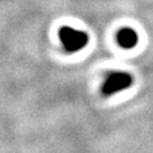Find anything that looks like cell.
Instances as JSON below:
<instances>
[{
  "label": "cell",
  "mask_w": 153,
  "mask_h": 153,
  "mask_svg": "<svg viewBox=\"0 0 153 153\" xmlns=\"http://www.w3.org/2000/svg\"><path fill=\"white\" fill-rule=\"evenodd\" d=\"M63 48L68 53H76L83 50L89 42V35L86 31L74 29L69 25H63L58 31Z\"/></svg>",
  "instance_id": "obj_1"
},
{
  "label": "cell",
  "mask_w": 153,
  "mask_h": 153,
  "mask_svg": "<svg viewBox=\"0 0 153 153\" xmlns=\"http://www.w3.org/2000/svg\"><path fill=\"white\" fill-rule=\"evenodd\" d=\"M133 76L127 71H111L101 86V93L104 95H112L122 92L133 85Z\"/></svg>",
  "instance_id": "obj_2"
},
{
  "label": "cell",
  "mask_w": 153,
  "mask_h": 153,
  "mask_svg": "<svg viewBox=\"0 0 153 153\" xmlns=\"http://www.w3.org/2000/svg\"><path fill=\"white\" fill-rule=\"evenodd\" d=\"M116 40L120 47L124 50H131L139 42V35L131 28H122L116 35Z\"/></svg>",
  "instance_id": "obj_3"
}]
</instances>
